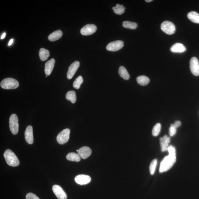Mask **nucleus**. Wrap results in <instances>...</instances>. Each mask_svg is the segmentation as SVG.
<instances>
[{"mask_svg":"<svg viewBox=\"0 0 199 199\" xmlns=\"http://www.w3.org/2000/svg\"><path fill=\"white\" fill-rule=\"evenodd\" d=\"M169 155L165 157L161 161L160 167V173H163L170 169L176 162V151L174 146H169L168 150Z\"/></svg>","mask_w":199,"mask_h":199,"instance_id":"1","label":"nucleus"},{"mask_svg":"<svg viewBox=\"0 0 199 199\" xmlns=\"http://www.w3.org/2000/svg\"><path fill=\"white\" fill-rule=\"evenodd\" d=\"M4 156L6 163L9 166L16 167L19 165V160L14 152L11 150L8 149L6 150L4 153Z\"/></svg>","mask_w":199,"mask_h":199,"instance_id":"2","label":"nucleus"},{"mask_svg":"<svg viewBox=\"0 0 199 199\" xmlns=\"http://www.w3.org/2000/svg\"><path fill=\"white\" fill-rule=\"evenodd\" d=\"M18 80L12 78H7L3 79L1 83V87L5 89H16L19 86Z\"/></svg>","mask_w":199,"mask_h":199,"instance_id":"3","label":"nucleus"},{"mask_svg":"<svg viewBox=\"0 0 199 199\" xmlns=\"http://www.w3.org/2000/svg\"><path fill=\"white\" fill-rule=\"evenodd\" d=\"M18 118L16 114H13L9 119V127L12 134L16 135L18 134L19 129L18 123Z\"/></svg>","mask_w":199,"mask_h":199,"instance_id":"4","label":"nucleus"},{"mask_svg":"<svg viewBox=\"0 0 199 199\" xmlns=\"http://www.w3.org/2000/svg\"><path fill=\"white\" fill-rule=\"evenodd\" d=\"M161 29L166 34L172 35L176 31V27L172 22L166 21L161 24Z\"/></svg>","mask_w":199,"mask_h":199,"instance_id":"5","label":"nucleus"},{"mask_svg":"<svg viewBox=\"0 0 199 199\" xmlns=\"http://www.w3.org/2000/svg\"><path fill=\"white\" fill-rule=\"evenodd\" d=\"M70 130L68 128L63 129L58 135L57 140L60 144H64L67 142L70 137Z\"/></svg>","mask_w":199,"mask_h":199,"instance_id":"6","label":"nucleus"},{"mask_svg":"<svg viewBox=\"0 0 199 199\" xmlns=\"http://www.w3.org/2000/svg\"><path fill=\"white\" fill-rule=\"evenodd\" d=\"M124 46L123 41L117 40L111 42L107 45L106 49L110 51H117L123 47Z\"/></svg>","mask_w":199,"mask_h":199,"instance_id":"7","label":"nucleus"},{"mask_svg":"<svg viewBox=\"0 0 199 199\" xmlns=\"http://www.w3.org/2000/svg\"><path fill=\"white\" fill-rule=\"evenodd\" d=\"M190 69L191 73L196 76H199V62L196 57L191 58L189 62Z\"/></svg>","mask_w":199,"mask_h":199,"instance_id":"8","label":"nucleus"},{"mask_svg":"<svg viewBox=\"0 0 199 199\" xmlns=\"http://www.w3.org/2000/svg\"><path fill=\"white\" fill-rule=\"evenodd\" d=\"M97 29L96 26L94 24H87L82 28L80 30V33L82 35H89L95 33Z\"/></svg>","mask_w":199,"mask_h":199,"instance_id":"9","label":"nucleus"},{"mask_svg":"<svg viewBox=\"0 0 199 199\" xmlns=\"http://www.w3.org/2000/svg\"><path fill=\"white\" fill-rule=\"evenodd\" d=\"M79 66L80 63L78 61H75L71 64L67 72V78L68 79H71L73 77Z\"/></svg>","mask_w":199,"mask_h":199,"instance_id":"10","label":"nucleus"},{"mask_svg":"<svg viewBox=\"0 0 199 199\" xmlns=\"http://www.w3.org/2000/svg\"><path fill=\"white\" fill-rule=\"evenodd\" d=\"M52 191L59 199H67V196L66 193L63 189L59 185H55L52 187Z\"/></svg>","mask_w":199,"mask_h":199,"instance_id":"11","label":"nucleus"},{"mask_svg":"<svg viewBox=\"0 0 199 199\" xmlns=\"http://www.w3.org/2000/svg\"><path fill=\"white\" fill-rule=\"evenodd\" d=\"M75 180L79 185H85L91 181V178L89 176L80 174L76 176Z\"/></svg>","mask_w":199,"mask_h":199,"instance_id":"12","label":"nucleus"},{"mask_svg":"<svg viewBox=\"0 0 199 199\" xmlns=\"http://www.w3.org/2000/svg\"><path fill=\"white\" fill-rule=\"evenodd\" d=\"M25 138L26 142L29 144L34 142L33 129L31 125H29L26 128L25 131Z\"/></svg>","mask_w":199,"mask_h":199,"instance_id":"13","label":"nucleus"},{"mask_svg":"<svg viewBox=\"0 0 199 199\" xmlns=\"http://www.w3.org/2000/svg\"><path fill=\"white\" fill-rule=\"evenodd\" d=\"M170 140V137H168L167 135H165L163 137L160 138V143L161 151L164 152L168 151Z\"/></svg>","mask_w":199,"mask_h":199,"instance_id":"14","label":"nucleus"},{"mask_svg":"<svg viewBox=\"0 0 199 199\" xmlns=\"http://www.w3.org/2000/svg\"><path fill=\"white\" fill-rule=\"evenodd\" d=\"M78 152L81 158L83 159H86L88 158L91 155V148L87 147V146H83L78 150Z\"/></svg>","mask_w":199,"mask_h":199,"instance_id":"15","label":"nucleus"},{"mask_svg":"<svg viewBox=\"0 0 199 199\" xmlns=\"http://www.w3.org/2000/svg\"><path fill=\"white\" fill-rule=\"evenodd\" d=\"M55 60L52 59L45 64V73L47 76H49L52 72L55 65Z\"/></svg>","mask_w":199,"mask_h":199,"instance_id":"16","label":"nucleus"},{"mask_svg":"<svg viewBox=\"0 0 199 199\" xmlns=\"http://www.w3.org/2000/svg\"><path fill=\"white\" fill-rule=\"evenodd\" d=\"M170 50L174 53H183L186 51V48L183 44L176 43L170 48Z\"/></svg>","mask_w":199,"mask_h":199,"instance_id":"17","label":"nucleus"},{"mask_svg":"<svg viewBox=\"0 0 199 199\" xmlns=\"http://www.w3.org/2000/svg\"><path fill=\"white\" fill-rule=\"evenodd\" d=\"M63 33L60 30L55 31L51 34L48 37V40L51 41H55L59 40L63 36Z\"/></svg>","mask_w":199,"mask_h":199,"instance_id":"18","label":"nucleus"},{"mask_svg":"<svg viewBox=\"0 0 199 199\" xmlns=\"http://www.w3.org/2000/svg\"><path fill=\"white\" fill-rule=\"evenodd\" d=\"M187 17L191 21L195 23L199 24V14L198 13L192 11L188 14Z\"/></svg>","mask_w":199,"mask_h":199,"instance_id":"19","label":"nucleus"},{"mask_svg":"<svg viewBox=\"0 0 199 199\" xmlns=\"http://www.w3.org/2000/svg\"><path fill=\"white\" fill-rule=\"evenodd\" d=\"M39 57L42 61H45L50 57V54L48 50L44 48H41L39 51Z\"/></svg>","mask_w":199,"mask_h":199,"instance_id":"20","label":"nucleus"},{"mask_svg":"<svg viewBox=\"0 0 199 199\" xmlns=\"http://www.w3.org/2000/svg\"><path fill=\"white\" fill-rule=\"evenodd\" d=\"M136 81L140 85L144 86L149 84L150 79L148 77L142 75L136 78Z\"/></svg>","mask_w":199,"mask_h":199,"instance_id":"21","label":"nucleus"},{"mask_svg":"<svg viewBox=\"0 0 199 199\" xmlns=\"http://www.w3.org/2000/svg\"><path fill=\"white\" fill-rule=\"evenodd\" d=\"M119 73L120 76L124 80H128L130 78V76L124 67L121 66L119 67Z\"/></svg>","mask_w":199,"mask_h":199,"instance_id":"22","label":"nucleus"},{"mask_svg":"<svg viewBox=\"0 0 199 199\" xmlns=\"http://www.w3.org/2000/svg\"><path fill=\"white\" fill-rule=\"evenodd\" d=\"M66 158L69 160L78 162L80 160L81 157L78 154L75 153H69L67 155Z\"/></svg>","mask_w":199,"mask_h":199,"instance_id":"23","label":"nucleus"},{"mask_svg":"<svg viewBox=\"0 0 199 199\" xmlns=\"http://www.w3.org/2000/svg\"><path fill=\"white\" fill-rule=\"evenodd\" d=\"M66 98L67 100L71 101L72 103H75L76 101L75 92L73 91L67 92L66 95Z\"/></svg>","mask_w":199,"mask_h":199,"instance_id":"24","label":"nucleus"},{"mask_svg":"<svg viewBox=\"0 0 199 199\" xmlns=\"http://www.w3.org/2000/svg\"><path fill=\"white\" fill-rule=\"evenodd\" d=\"M112 9L116 14L121 15L124 13L125 7L123 5H120L119 4H117L116 6L113 7Z\"/></svg>","mask_w":199,"mask_h":199,"instance_id":"25","label":"nucleus"},{"mask_svg":"<svg viewBox=\"0 0 199 199\" xmlns=\"http://www.w3.org/2000/svg\"><path fill=\"white\" fill-rule=\"evenodd\" d=\"M123 25L124 27L132 30L136 29L138 27L137 24L136 22L129 21L124 22Z\"/></svg>","mask_w":199,"mask_h":199,"instance_id":"26","label":"nucleus"},{"mask_svg":"<svg viewBox=\"0 0 199 199\" xmlns=\"http://www.w3.org/2000/svg\"><path fill=\"white\" fill-rule=\"evenodd\" d=\"M83 82V79L82 76H78L77 78L75 80L73 83V86L76 89H79L81 85Z\"/></svg>","mask_w":199,"mask_h":199,"instance_id":"27","label":"nucleus"},{"mask_svg":"<svg viewBox=\"0 0 199 199\" xmlns=\"http://www.w3.org/2000/svg\"><path fill=\"white\" fill-rule=\"evenodd\" d=\"M161 128L160 123H157L154 126L152 131V134L153 136H156L159 134Z\"/></svg>","mask_w":199,"mask_h":199,"instance_id":"28","label":"nucleus"},{"mask_svg":"<svg viewBox=\"0 0 199 199\" xmlns=\"http://www.w3.org/2000/svg\"><path fill=\"white\" fill-rule=\"evenodd\" d=\"M157 163V160L156 159H155L153 160L152 161L151 164H150L149 167V170L150 173L151 175H153L154 173L156 167V166Z\"/></svg>","mask_w":199,"mask_h":199,"instance_id":"29","label":"nucleus"},{"mask_svg":"<svg viewBox=\"0 0 199 199\" xmlns=\"http://www.w3.org/2000/svg\"><path fill=\"white\" fill-rule=\"evenodd\" d=\"M169 130V134L170 136H173L176 134V132H177V128L174 127L173 124H171Z\"/></svg>","mask_w":199,"mask_h":199,"instance_id":"30","label":"nucleus"},{"mask_svg":"<svg viewBox=\"0 0 199 199\" xmlns=\"http://www.w3.org/2000/svg\"><path fill=\"white\" fill-rule=\"evenodd\" d=\"M26 199H40L38 197L32 193H28L26 196Z\"/></svg>","mask_w":199,"mask_h":199,"instance_id":"31","label":"nucleus"},{"mask_svg":"<svg viewBox=\"0 0 199 199\" xmlns=\"http://www.w3.org/2000/svg\"><path fill=\"white\" fill-rule=\"evenodd\" d=\"M174 127H175L176 128H177L181 125V122L180 121H177L175 122L174 124H173Z\"/></svg>","mask_w":199,"mask_h":199,"instance_id":"32","label":"nucleus"},{"mask_svg":"<svg viewBox=\"0 0 199 199\" xmlns=\"http://www.w3.org/2000/svg\"><path fill=\"white\" fill-rule=\"evenodd\" d=\"M13 41H14V40H13V39H11V40H10V41H9V42L8 44L9 46H11V45L12 44V43L13 42Z\"/></svg>","mask_w":199,"mask_h":199,"instance_id":"33","label":"nucleus"},{"mask_svg":"<svg viewBox=\"0 0 199 199\" xmlns=\"http://www.w3.org/2000/svg\"><path fill=\"white\" fill-rule=\"evenodd\" d=\"M6 36V33H4L3 34V35H2V36L1 37V39H3L5 38Z\"/></svg>","mask_w":199,"mask_h":199,"instance_id":"34","label":"nucleus"},{"mask_svg":"<svg viewBox=\"0 0 199 199\" xmlns=\"http://www.w3.org/2000/svg\"><path fill=\"white\" fill-rule=\"evenodd\" d=\"M153 1V0H146L145 2H150Z\"/></svg>","mask_w":199,"mask_h":199,"instance_id":"35","label":"nucleus"},{"mask_svg":"<svg viewBox=\"0 0 199 199\" xmlns=\"http://www.w3.org/2000/svg\"><path fill=\"white\" fill-rule=\"evenodd\" d=\"M76 151H77V152H78V150H76Z\"/></svg>","mask_w":199,"mask_h":199,"instance_id":"36","label":"nucleus"},{"mask_svg":"<svg viewBox=\"0 0 199 199\" xmlns=\"http://www.w3.org/2000/svg\"><path fill=\"white\" fill-rule=\"evenodd\" d=\"M46 78L47 77V76H46Z\"/></svg>","mask_w":199,"mask_h":199,"instance_id":"37","label":"nucleus"}]
</instances>
